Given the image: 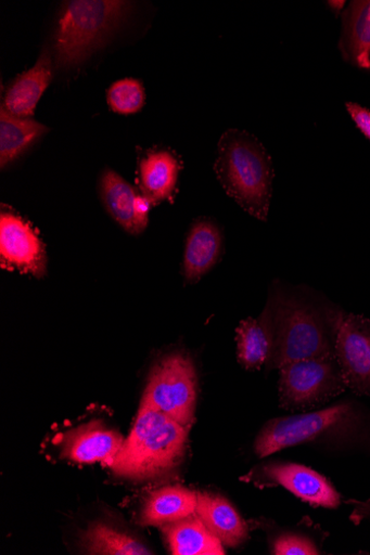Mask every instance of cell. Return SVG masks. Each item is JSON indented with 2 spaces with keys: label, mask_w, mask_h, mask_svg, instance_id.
I'll list each match as a JSON object with an SVG mask.
<instances>
[{
  "label": "cell",
  "mask_w": 370,
  "mask_h": 555,
  "mask_svg": "<svg viewBox=\"0 0 370 555\" xmlns=\"http://www.w3.org/2000/svg\"><path fill=\"white\" fill-rule=\"evenodd\" d=\"M189 428L145 403L111 465L115 475L150 479L174 470L184 457Z\"/></svg>",
  "instance_id": "obj_3"
},
{
  "label": "cell",
  "mask_w": 370,
  "mask_h": 555,
  "mask_svg": "<svg viewBox=\"0 0 370 555\" xmlns=\"http://www.w3.org/2000/svg\"><path fill=\"white\" fill-rule=\"evenodd\" d=\"M197 492L182 486H169L152 492L145 501L142 526L164 527L195 514Z\"/></svg>",
  "instance_id": "obj_18"
},
{
  "label": "cell",
  "mask_w": 370,
  "mask_h": 555,
  "mask_svg": "<svg viewBox=\"0 0 370 555\" xmlns=\"http://www.w3.org/2000/svg\"><path fill=\"white\" fill-rule=\"evenodd\" d=\"M222 233L219 227L209 221L195 223L188 235L183 275L187 282L193 284L213 269L222 254Z\"/></svg>",
  "instance_id": "obj_15"
},
{
  "label": "cell",
  "mask_w": 370,
  "mask_h": 555,
  "mask_svg": "<svg viewBox=\"0 0 370 555\" xmlns=\"http://www.w3.org/2000/svg\"><path fill=\"white\" fill-rule=\"evenodd\" d=\"M238 360L248 371H258L270 361L273 347V318L270 305L259 319H247L237 330Z\"/></svg>",
  "instance_id": "obj_19"
},
{
  "label": "cell",
  "mask_w": 370,
  "mask_h": 555,
  "mask_svg": "<svg viewBox=\"0 0 370 555\" xmlns=\"http://www.w3.org/2000/svg\"><path fill=\"white\" fill-rule=\"evenodd\" d=\"M82 546L88 554L148 555L152 552L133 537L107 525L93 524L82 535Z\"/></svg>",
  "instance_id": "obj_22"
},
{
  "label": "cell",
  "mask_w": 370,
  "mask_h": 555,
  "mask_svg": "<svg viewBox=\"0 0 370 555\" xmlns=\"http://www.w3.org/2000/svg\"><path fill=\"white\" fill-rule=\"evenodd\" d=\"M195 515L224 545L237 547L247 538V526L224 496L197 492Z\"/></svg>",
  "instance_id": "obj_16"
},
{
  "label": "cell",
  "mask_w": 370,
  "mask_h": 555,
  "mask_svg": "<svg viewBox=\"0 0 370 555\" xmlns=\"http://www.w3.org/2000/svg\"><path fill=\"white\" fill-rule=\"evenodd\" d=\"M0 267L37 279L46 274L43 243L28 222L9 211L0 216Z\"/></svg>",
  "instance_id": "obj_9"
},
{
  "label": "cell",
  "mask_w": 370,
  "mask_h": 555,
  "mask_svg": "<svg viewBox=\"0 0 370 555\" xmlns=\"http://www.w3.org/2000/svg\"><path fill=\"white\" fill-rule=\"evenodd\" d=\"M267 476L283 486L293 494L316 507L337 508L341 503L339 492L319 473L296 464L271 465Z\"/></svg>",
  "instance_id": "obj_12"
},
{
  "label": "cell",
  "mask_w": 370,
  "mask_h": 555,
  "mask_svg": "<svg viewBox=\"0 0 370 555\" xmlns=\"http://www.w3.org/2000/svg\"><path fill=\"white\" fill-rule=\"evenodd\" d=\"M273 554L277 555H315L319 550L307 538L296 534L281 535L273 546Z\"/></svg>",
  "instance_id": "obj_24"
},
{
  "label": "cell",
  "mask_w": 370,
  "mask_h": 555,
  "mask_svg": "<svg viewBox=\"0 0 370 555\" xmlns=\"http://www.w3.org/2000/svg\"><path fill=\"white\" fill-rule=\"evenodd\" d=\"M269 305L273 318L270 364L276 369L304 360L334 358L336 336L344 313L275 288Z\"/></svg>",
  "instance_id": "obj_1"
},
{
  "label": "cell",
  "mask_w": 370,
  "mask_h": 555,
  "mask_svg": "<svg viewBox=\"0 0 370 555\" xmlns=\"http://www.w3.org/2000/svg\"><path fill=\"white\" fill-rule=\"evenodd\" d=\"M181 169V163L169 150L150 151L140 160L139 191L148 198L152 207L174 198Z\"/></svg>",
  "instance_id": "obj_13"
},
{
  "label": "cell",
  "mask_w": 370,
  "mask_h": 555,
  "mask_svg": "<svg viewBox=\"0 0 370 555\" xmlns=\"http://www.w3.org/2000/svg\"><path fill=\"white\" fill-rule=\"evenodd\" d=\"M124 441L117 431L92 422L66 435L62 459L77 464L101 463L111 466Z\"/></svg>",
  "instance_id": "obj_11"
},
{
  "label": "cell",
  "mask_w": 370,
  "mask_h": 555,
  "mask_svg": "<svg viewBox=\"0 0 370 555\" xmlns=\"http://www.w3.org/2000/svg\"><path fill=\"white\" fill-rule=\"evenodd\" d=\"M196 396L194 365L189 358L173 354L151 371L141 402L189 428L194 420Z\"/></svg>",
  "instance_id": "obj_6"
},
{
  "label": "cell",
  "mask_w": 370,
  "mask_h": 555,
  "mask_svg": "<svg viewBox=\"0 0 370 555\" xmlns=\"http://www.w3.org/2000/svg\"><path fill=\"white\" fill-rule=\"evenodd\" d=\"M346 389L336 357L297 361L280 369V402L289 411L321 406Z\"/></svg>",
  "instance_id": "obj_5"
},
{
  "label": "cell",
  "mask_w": 370,
  "mask_h": 555,
  "mask_svg": "<svg viewBox=\"0 0 370 555\" xmlns=\"http://www.w3.org/2000/svg\"><path fill=\"white\" fill-rule=\"evenodd\" d=\"M346 108L360 132L370 140V112L354 103H347Z\"/></svg>",
  "instance_id": "obj_25"
},
{
  "label": "cell",
  "mask_w": 370,
  "mask_h": 555,
  "mask_svg": "<svg viewBox=\"0 0 370 555\" xmlns=\"http://www.w3.org/2000/svg\"><path fill=\"white\" fill-rule=\"evenodd\" d=\"M216 175L225 191L250 216L267 222L275 169L266 146L253 134L229 129L218 143Z\"/></svg>",
  "instance_id": "obj_2"
},
{
  "label": "cell",
  "mask_w": 370,
  "mask_h": 555,
  "mask_svg": "<svg viewBox=\"0 0 370 555\" xmlns=\"http://www.w3.org/2000/svg\"><path fill=\"white\" fill-rule=\"evenodd\" d=\"M49 128L31 118L13 116L0 109V167L5 168L18 159L25 151Z\"/></svg>",
  "instance_id": "obj_21"
},
{
  "label": "cell",
  "mask_w": 370,
  "mask_h": 555,
  "mask_svg": "<svg viewBox=\"0 0 370 555\" xmlns=\"http://www.w3.org/2000/svg\"><path fill=\"white\" fill-rule=\"evenodd\" d=\"M52 77H54V66L48 50L44 49L35 66L20 75L9 86L2 107L16 117H33Z\"/></svg>",
  "instance_id": "obj_14"
},
{
  "label": "cell",
  "mask_w": 370,
  "mask_h": 555,
  "mask_svg": "<svg viewBox=\"0 0 370 555\" xmlns=\"http://www.w3.org/2000/svg\"><path fill=\"white\" fill-rule=\"evenodd\" d=\"M101 196L105 209L129 234L144 232L152 206L139 190L117 172L105 170L101 178Z\"/></svg>",
  "instance_id": "obj_10"
},
{
  "label": "cell",
  "mask_w": 370,
  "mask_h": 555,
  "mask_svg": "<svg viewBox=\"0 0 370 555\" xmlns=\"http://www.w3.org/2000/svg\"><path fill=\"white\" fill-rule=\"evenodd\" d=\"M340 50L353 67L370 70V0L352 2L342 15Z\"/></svg>",
  "instance_id": "obj_17"
},
{
  "label": "cell",
  "mask_w": 370,
  "mask_h": 555,
  "mask_svg": "<svg viewBox=\"0 0 370 555\" xmlns=\"http://www.w3.org/2000/svg\"><path fill=\"white\" fill-rule=\"evenodd\" d=\"M335 354L346 387L358 396L370 397V321L345 314L336 336Z\"/></svg>",
  "instance_id": "obj_8"
},
{
  "label": "cell",
  "mask_w": 370,
  "mask_h": 555,
  "mask_svg": "<svg viewBox=\"0 0 370 555\" xmlns=\"http://www.w3.org/2000/svg\"><path fill=\"white\" fill-rule=\"evenodd\" d=\"M130 3L122 0H74L66 3L54 35L55 67H80L124 22Z\"/></svg>",
  "instance_id": "obj_4"
},
{
  "label": "cell",
  "mask_w": 370,
  "mask_h": 555,
  "mask_svg": "<svg viewBox=\"0 0 370 555\" xmlns=\"http://www.w3.org/2000/svg\"><path fill=\"white\" fill-rule=\"evenodd\" d=\"M350 412V406L342 403L320 412L273 420L257 436L256 455L266 459L283 449L314 440L345 421Z\"/></svg>",
  "instance_id": "obj_7"
},
{
  "label": "cell",
  "mask_w": 370,
  "mask_h": 555,
  "mask_svg": "<svg viewBox=\"0 0 370 555\" xmlns=\"http://www.w3.org/2000/svg\"><path fill=\"white\" fill-rule=\"evenodd\" d=\"M163 528L175 555H225L224 543L194 514Z\"/></svg>",
  "instance_id": "obj_20"
},
{
  "label": "cell",
  "mask_w": 370,
  "mask_h": 555,
  "mask_svg": "<svg viewBox=\"0 0 370 555\" xmlns=\"http://www.w3.org/2000/svg\"><path fill=\"white\" fill-rule=\"evenodd\" d=\"M145 93L142 83L133 78L115 82L109 90V104L113 112L131 115L141 111Z\"/></svg>",
  "instance_id": "obj_23"
},
{
  "label": "cell",
  "mask_w": 370,
  "mask_h": 555,
  "mask_svg": "<svg viewBox=\"0 0 370 555\" xmlns=\"http://www.w3.org/2000/svg\"><path fill=\"white\" fill-rule=\"evenodd\" d=\"M328 4L337 14H340L345 7V2H328Z\"/></svg>",
  "instance_id": "obj_26"
}]
</instances>
